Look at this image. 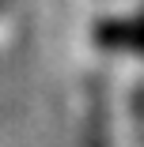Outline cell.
I'll list each match as a JSON object with an SVG mask.
<instances>
[{
	"label": "cell",
	"instance_id": "obj_1",
	"mask_svg": "<svg viewBox=\"0 0 144 147\" xmlns=\"http://www.w3.org/2000/svg\"><path fill=\"white\" fill-rule=\"evenodd\" d=\"M95 38L110 49H144V19H110L95 30Z\"/></svg>",
	"mask_w": 144,
	"mask_h": 147
},
{
	"label": "cell",
	"instance_id": "obj_2",
	"mask_svg": "<svg viewBox=\"0 0 144 147\" xmlns=\"http://www.w3.org/2000/svg\"><path fill=\"white\" fill-rule=\"evenodd\" d=\"M91 143H95V147H106V143H102V132H99V140H91Z\"/></svg>",
	"mask_w": 144,
	"mask_h": 147
}]
</instances>
